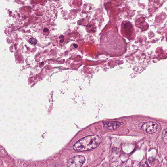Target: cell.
Here are the masks:
<instances>
[{"label":"cell","instance_id":"8","mask_svg":"<svg viewBox=\"0 0 167 167\" xmlns=\"http://www.w3.org/2000/svg\"><path fill=\"white\" fill-rule=\"evenodd\" d=\"M64 41V39H62V40H60V43H62Z\"/></svg>","mask_w":167,"mask_h":167},{"label":"cell","instance_id":"6","mask_svg":"<svg viewBox=\"0 0 167 167\" xmlns=\"http://www.w3.org/2000/svg\"><path fill=\"white\" fill-rule=\"evenodd\" d=\"M162 138L165 141L167 140V129H166L164 130L162 135Z\"/></svg>","mask_w":167,"mask_h":167},{"label":"cell","instance_id":"5","mask_svg":"<svg viewBox=\"0 0 167 167\" xmlns=\"http://www.w3.org/2000/svg\"><path fill=\"white\" fill-rule=\"evenodd\" d=\"M29 42L31 44L36 45L37 43V41L34 38H31L29 40Z\"/></svg>","mask_w":167,"mask_h":167},{"label":"cell","instance_id":"2","mask_svg":"<svg viewBox=\"0 0 167 167\" xmlns=\"http://www.w3.org/2000/svg\"><path fill=\"white\" fill-rule=\"evenodd\" d=\"M86 161L85 158L81 156H78L72 157L67 162L68 167H81Z\"/></svg>","mask_w":167,"mask_h":167},{"label":"cell","instance_id":"7","mask_svg":"<svg viewBox=\"0 0 167 167\" xmlns=\"http://www.w3.org/2000/svg\"><path fill=\"white\" fill-rule=\"evenodd\" d=\"M73 46L75 48H77V47H78V45H77V44H74L73 45Z\"/></svg>","mask_w":167,"mask_h":167},{"label":"cell","instance_id":"4","mask_svg":"<svg viewBox=\"0 0 167 167\" xmlns=\"http://www.w3.org/2000/svg\"><path fill=\"white\" fill-rule=\"evenodd\" d=\"M123 123L116 122H106L103 123V126L105 129L113 130L118 129Z\"/></svg>","mask_w":167,"mask_h":167},{"label":"cell","instance_id":"3","mask_svg":"<svg viewBox=\"0 0 167 167\" xmlns=\"http://www.w3.org/2000/svg\"><path fill=\"white\" fill-rule=\"evenodd\" d=\"M158 128V125L156 123L153 122H148L145 123L142 125L141 129L149 134H152L156 133Z\"/></svg>","mask_w":167,"mask_h":167},{"label":"cell","instance_id":"1","mask_svg":"<svg viewBox=\"0 0 167 167\" xmlns=\"http://www.w3.org/2000/svg\"><path fill=\"white\" fill-rule=\"evenodd\" d=\"M101 142V138L99 135H89L77 142L74 145L73 149L76 151H90L97 147Z\"/></svg>","mask_w":167,"mask_h":167}]
</instances>
